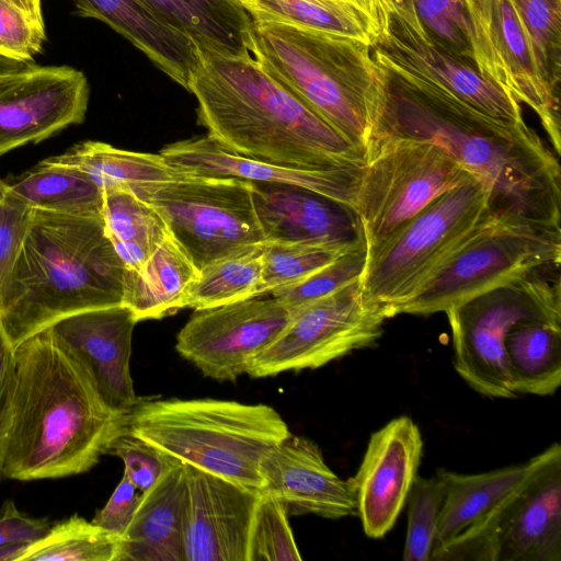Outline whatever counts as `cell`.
Wrapping results in <instances>:
<instances>
[{"label":"cell","instance_id":"1","mask_svg":"<svg viewBox=\"0 0 561 561\" xmlns=\"http://www.w3.org/2000/svg\"><path fill=\"white\" fill-rule=\"evenodd\" d=\"M383 70L386 92L370 144L389 137L434 141L484 184L493 221L560 226L559 159L535 130L485 116L412 76Z\"/></svg>","mask_w":561,"mask_h":561},{"label":"cell","instance_id":"2","mask_svg":"<svg viewBox=\"0 0 561 561\" xmlns=\"http://www.w3.org/2000/svg\"><path fill=\"white\" fill-rule=\"evenodd\" d=\"M15 381L2 439L5 478L28 481L89 471L128 432L48 330L14 348Z\"/></svg>","mask_w":561,"mask_h":561},{"label":"cell","instance_id":"3","mask_svg":"<svg viewBox=\"0 0 561 561\" xmlns=\"http://www.w3.org/2000/svg\"><path fill=\"white\" fill-rule=\"evenodd\" d=\"M187 91L198 123L226 149L300 169L356 171L365 154L266 73L252 55L198 51Z\"/></svg>","mask_w":561,"mask_h":561},{"label":"cell","instance_id":"4","mask_svg":"<svg viewBox=\"0 0 561 561\" xmlns=\"http://www.w3.org/2000/svg\"><path fill=\"white\" fill-rule=\"evenodd\" d=\"M125 273L102 217L33 208L0 302V325L15 348L65 317L122 305Z\"/></svg>","mask_w":561,"mask_h":561},{"label":"cell","instance_id":"5","mask_svg":"<svg viewBox=\"0 0 561 561\" xmlns=\"http://www.w3.org/2000/svg\"><path fill=\"white\" fill-rule=\"evenodd\" d=\"M252 57L365 157L386 92L370 46L340 35L253 23Z\"/></svg>","mask_w":561,"mask_h":561},{"label":"cell","instance_id":"6","mask_svg":"<svg viewBox=\"0 0 561 561\" xmlns=\"http://www.w3.org/2000/svg\"><path fill=\"white\" fill-rule=\"evenodd\" d=\"M128 432L184 465L254 492L263 491L260 462L290 435L266 404L218 399L140 400Z\"/></svg>","mask_w":561,"mask_h":561},{"label":"cell","instance_id":"7","mask_svg":"<svg viewBox=\"0 0 561 561\" xmlns=\"http://www.w3.org/2000/svg\"><path fill=\"white\" fill-rule=\"evenodd\" d=\"M491 218L488 192L472 180L433 199L376 245L366 249L359 277L363 300L388 319L415 296Z\"/></svg>","mask_w":561,"mask_h":561},{"label":"cell","instance_id":"8","mask_svg":"<svg viewBox=\"0 0 561 561\" xmlns=\"http://www.w3.org/2000/svg\"><path fill=\"white\" fill-rule=\"evenodd\" d=\"M445 313L459 376L483 396L516 398L504 341L510 329L524 320L561 323L560 264L490 289Z\"/></svg>","mask_w":561,"mask_h":561},{"label":"cell","instance_id":"9","mask_svg":"<svg viewBox=\"0 0 561 561\" xmlns=\"http://www.w3.org/2000/svg\"><path fill=\"white\" fill-rule=\"evenodd\" d=\"M139 196L159 211L198 271L265 243L250 181L184 173Z\"/></svg>","mask_w":561,"mask_h":561},{"label":"cell","instance_id":"10","mask_svg":"<svg viewBox=\"0 0 561 561\" xmlns=\"http://www.w3.org/2000/svg\"><path fill=\"white\" fill-rule=\"evenodd\" d=\"M561 262V226L491 221L467 241L398 314L445 312L490 289Z\"/></svg>","mask_w":561,"mask_h":561},{"label":"cell","instance_id":"11","mask_svg":"<svg viewBox=\"0 0 561 561\" xmlns=\"http://www.w3.org/2000/svg\"><path fill=\"white\" fill-rule=\"evenodd\" d=\"M477 180L438 144L389 137L370 144L355 210L366 249L442 194Z\"/></svg>","mask_w":561,"mask_h":561},{"label":"cell","instance_id":"12","mask_svg":"<svg viewBox=\"0 0 561 561\" xmlns=\"http://www.w3.org/2000/svg\"><path fill=\"white\" fill-rule=\"evenodd\" d=\"M388 319L383 308L367 305L359 278L291 312L277 337L252 360V377L316 369L371 344Z\"/></svg>","mask_w":561,"mask_h":561},{"label":"cell","instance_id":"13","mask_svg":"<svg viewBox=\"0 0 561 561\" xmlns=\"http://www.w3.org/2000/svg\"><path fill=\"white\" fill-rule=\"evenodd\" d=\"M480 72L538 116L554 153H561L559 93L543 78L528 34L511 0H463Z\"/></svg>","mask_w":561,"mask_h":561},{"label":"cell","instance_id":"14","mask_svg":"<svg viewBox=\"0 0 561 561\" xmlns=\"http://www.w3.org/2000/svg\"><path fill=\"white\" fill-rule=\"evenodd\" d=\"M291 318L277 297L265 294L196 310L176 339V351L206 377L236 380Z\"/></svg>","mask_w":561,"mask_h":561},{"label":"cell","instance_id":"15","mask_svg":"<svg viewBox=\"0 0 561 561\" xmlns=\"http://www.w3.org/2000/svg\"><path fill=\"white\" fill-rule=\"evenodd\" d=\"M89 96L85 75L73 67L12 60L0 67V157L81 124Z\"/></svg>","mask_w":561,"mask_h":561},{"label":"cell","instance_id":"16","mask_svg":"<svg viewBox=\"0 0 561 561\" xmlns=\"http://www.w3.org/2000/svg\"><path fill=\"white\" fill-rule=\"evenodd\" d=\"M370 53L381 68L417 78L485 116L507 124L525 123L520 104L476 64L443 50L394 12L389 13Z\"/></svg>","mask_w":561,"mask_h":561},{"label":"cell","instance_id":"17","mask_svg":"<svg viewBox=\"0 0 561 561\" xmlns=\"http://www.w3.org/2000/svg\"><path fill=\"white\" fill-rule=\"evenodd\" d=\"M136 323L131 310L122 304L81 311L47 328L101 400L111 410L126 414L140 402L129 368Z\"/></svg>","mask_w":561,"mask_h":561},{"label":"cell","instance_id":"18","mask_svg":"<svg viewBox=\"0 0 561 561\" xmlns=\"http://www.w3.org/2000/svg\"><path fill=\"white\" fill-rule=\"evenodd\" d=\"M423 439L409 416L371 434L363 461L348 481L356 514L369 538H383L396 524L417 476Z\"/></svg>","mask_w":561,"mask_h":561},{"label":"cell","instance_id":"19","mask_svg":"<svg viewBox=\"0 0 561 561\" xmlns=\"http://www.w3.org/2000/svg\"><path fill=\"white\" fill-rule=\"evenodd\" d=\"M186 561H247L260 492L185 465Z\"/></svg>","mask_w":561,"mask_h":561},{"label":"cell","instance_id":"20","mask_svg":"<svg viewBox=\"0 0 561 561\" xmlns=\"http://www.w3.org/2000/svg\"><path fill=\"white\" fill-rule=\"evenodd\" d=\"M490 516L495 561H560L561 448Z\"/></svg>","mask_w":561,"mask_h":561},{"label":"cell","instance_id":"21","mask_svg":"<svg viewBox=\"0 0 561 561\" xmlns=\"http://www.w3.org/2000/svg\"><path fill=\"white\" fill-rule=\"evenodd\" d=\"M252 187L265 242L366 248L363 228L353 207L295 185L252 182Z\"/></svg>","mask_w":561,"mask_h":561},{"label":"cell","instance_id":"22","mask_svg":"<svg viewBox=\"0 0 561 561\" xmlns=\"http://www.w3.org/2000/svg\"><path fill=\"white\" fill-rule=\"evenodd\" d=\"M263 491L276 496L287 515L316 514L342 518L356 514L348 480L336 476L312 440L289 435L260 462Z\"/></svg>","mask_w":561,"mask_h":561},{"label":"cell","instance_id":"23","mask_svg":"<svg viewBox=\"0 0 561 561\" xmlns=\"http://www.w3.org/2000/svg\"><path fill=\"white\" fill-rule=\"evenodd\" d=\"M160 153L184 173L300 186L354 209L364 173V169L323 171L275 164L230 151L208 135L170 144Z\"/></svg>","mask_w":561,"mask_h":561},{"label":"cell","instance_id":"24","mask_svg":"<svg viewBox=\"0 0 561 561\" xmlns=\"http://www.w3.org/2000/svg\"><path fill=\"white\" fill-rule=\"evenodd\" d=\"M71 1L80 16L107 24L187 90L198 64V50L185 34L169 25L142 0Z\"/></svg>","mask_w":561,"mask_h":561},{"label":"cell","instance_id":"25","mask_svg":"<svg viewBox=\"0 0 561 561\" xmlns=\"http://www.w3.org/2000/svg\"><path fill=\"white\" fill-rule=\"evenodd\" d=\"M185 496V465L176 461L141 493L122 536L118 561H186Z\"/></svg>","mask_w":561,"mask_h":561},{"label":"cell","instance_id":"26","mask_svg":"<svg viewBox=\"0 0 561 561\" xmlns=\"http://www.w3.org/2000/svg\"><path fill=\"white\" fill-rule=\"evenodd\" d=\"M558 443L527 462L473 474L439 469L445 495L434 547L488 516L526 483L560 449ZM433 547V548H434Z\"/></svg>","mask_w":561,"mask_h":561},{"label":"cell","instance_id":"27","mask_svg":"<svg viewBox=\"0 0 561 561\" xmlns=\"http://www.w3.org/2000/svg\"><path fill=\"white\" fill-rule=\"evenodd\" d=\"M201 53L251 55L253 21L237 0H142Z\"/></svg>","mask_w":561,"mask_h":561},{"label":"cell","instance_id":"28","mask_svg":"<svg viewBox=\"0 0 561 561\" xmlns=\"http://www.w3.org/2000/svg\"><path fill=\"white\" fill-rule=\"evenodd\" d=\"M253 23H277L348 37L371 46L383 30L366 0H237Z\"/></svg>","mask_w":561,"mask_h":561},{"label":"cell","instance_id":"29","mask_svg":"<svg viewBox=\"0 0 561 561\" xmlns=\"http://www.w3.org/2000/svg\"><path fill=\"white\" fill-rule=\"evenodd\" d=\"M198 270L169 234L138 271L125 273L123 305L137 322L161 319L186 308Z\"/></svg>","mask_w":561,"mask_h":561},{"label":"cell","instance_id":"30","mask_svg":"<svg viewBox=\"0 0 561 561\" xmlns=\"http://www.w3.org/2000/svg\"><path fill=\"white\" fill-rule=\"evenodd\" d=\"M44 160L83 172L102 191L128 190L138 196L151 184L184 174L171 165L160 152L123 150L94 140L76 144L64 153Z\"/></svg>","mask_w":561,"mask_h":561},{"label":"cell","instance_id":"31","mask_svg":"<svg viewBox=\"0 0 561 561\" xmlns=\"http://www.w3.org/2000/svg\"><path fill=\"white\" fill-rule=\"evenodd\" d=\"M504 353L513 390L553 394L561 385V323L524 320L506 334Z\"/></svg>","mask_w":561,"mask_h":561},{"label":"cell","instance_id":"32","mask_svg":"<svg viewBox=\"0 0 561 561\" xmlns=\"http://www.w3.org/2000/svg\"><path fill=\"white\" fill-rule=\"evenodd\" d=\"M30 207L80 217H102L103 191L83 172L45 160L4 180Z\"/></svg>","mask_w":561,"mask_h":561},{"label":"cell","instance_id":"33","mask_svg":"<svg viewBox=\"0 0 561 561\" xmlns=\"http://www.w3.org/2000/svg\"><path fill=\"white\" fill-rule=\"evenodd\" d=\"M105 233L126 270L138 271L170 234L159 211L128 190L103 191Z\"/></svg>","mask_w":561,"mask_h":561},{"label":"cell","instance_id":"34","mask_svg":"<svg viewBox=\"0 0 561 561\" xmlns=\"http://www.w3.org/2000/svg\"><path fill=\"white\" fill-rule=\"evenodd\" d=\"M262 248L216 261L199 270L187 293L186 307L199 310L263 295Z\"/></svg>","mask_w":561,"mask_h":561},{"label":"cell","instance_id":"35","mask_svg":"<svg viewBox=\"0 0 561 561\" xmlns=\"http://www.w3.org/2000/svg\"><path fill=\"white\" fill-rule=\"evenodd\" d=\"M122 537L73 515L28 543L19 561H118Z\"/></svg>","mask_w":561,"mask_h":561},{"label":"cell","instance_id":"36","mask_svg":"<svg viewBox=\"0 0 561 561\" xmlns=\"http://www.w3.org/2000/svg\"><path fill=\"white\" fill-rule=\"evenodd\" d=\"M353 250L357 249L324 243L265 242L262 248V293L265 295L304 280Z\"/></svg>","mask_w":561,"mask_h":561},{"label":"cell","instance_id":"37","mask_svg":"<svg viewBox=\"0 0 561 561\" xmlns=\"http://www.w3.org/2000/svg\"><path fill=\"white\" fill-rule=\"evenodd\" d=\"M300 560L285 507L272 493L261 491L251 519L247 561Z\"/></svg>","mask_w":561,"mask_h":561},{"label":"cell","instance_id":"38","mask_svg":"<svg viewBox=\"0 0 561 561\" xmlns=\"http://www.w3.org/2000/svg\"><path fill=\"white\" fill-rule=\"evenodd\" d=\"M548 84L559 93L561 0H511Z\"/></svg>","mask_w":561,"mask_h":561},{"label":"cell","instance_id":"39","mask_svg":"<svg viewBox=\"0 0 561 561\" xmlns=\"http://www.w3.org/2000/svg\"><path fill=\"white\" fill-rule=\"evenodd\" d=\"M443 482L416 476L408 495V529L403 549L405 561H428L435 543L444 501Z\"/></svg>","mask_w":561,"mask_h":561},{"label":"cell","instance_id":"40","mask_svg":"<svg viewBox=\"0 0 561 561\" xmlns=\"http://www.w3.org/2000/svg\"><path fill=\"white\" fill-rule=\"evenodd\" d=\"M413 4L427 39L474 64L471 24L463 0H413Z\"/></svg>","mask_w":561,"mask_h":561},{"label":"cell","instance_id":"41","mask_svg":"<svg viewBox=\"0 0 561 561\" xmlns=\"http://www.w3.org/2000/svg\"><path fill=\"white\" fill-rule=\"evenodd\" d=\"M366 262V248L346 252L309 277L296 284L272 290L291 312L331 295L358 279Z\"/></svg>","mask_w":561,"mask_h":561},{"label":"cell","instance_id":"42","mask_svg":"<svg viewBox=\"0 0 561 561\" xmlns=\"http://www.w3.org/2000/svg\"><path fill=\"white\" fill-rule=\"evenodd\" d=\"M33 208L5 185L0 191V302L21 252Z\"/></svg>","mask_w":561,"mask_h":561},{"label":"cell","instance_id":"43","mask_svg":"<svg viewBox=\"0 0 561 561\" xmlns=\"http://www.w3.org/2000/svg\"><path fill=\"white\" fill-rule=\"evenodd\" d=\"M110 454L124 462V474L142 493L150 489L176 461L156 446L130 434L119 436Z\"/></svg>","mask_w":561,"mask_h":561},{"label":"cell","instance_id":"44","mask_svg":"<svg viewBox=\"0 0 561 561\" xmlns=\"http://www.w3.org/2000/svg\"><path fill=\"white\" fill-rule=\"evenodd\" d=\"M45 27L12 3L0 0V57L27 62L42 50Z\"/></svg>","mask_w":561,"mask_h":561},{"label":"cell","instance_id":"45","mask_svg":"<svg viewBox=\"0 0 561 561\" xmlns=\"http://www.w3.org/2000/svg\"><path fill=\"white\" fill-rule=\"evenodd\" d=\"M140 499L141 492L123 474L107 503L95 513L91 522L122 537L136 513Z\"/></svg>","mask_w":561,"mask_h":561},{"label":"cell","instance_id":"46","mask_svg":"<svg viewBox=\"0 0 561 561\" xmlns=\"http://www.w3.org/2000/svg\"><path fill=\"white\" fill-rule=\"evenodd\" d=\"M50 526L46 518L28 517L16 508L13 501L7 500L0 510V547L31 543L43 537Z\"/></svg>","mask_w":561,"mask_h":561},{"label":"cell","instance_id":"47","mask_svg":"<svg viewBox=\"0 0 561 561\" xmlns=\"http://www.w3.org/2000/svg\"><path fill=\"white\" fill-rule=\"evenodd\" d=\"M14 347L0 325V435L3 436L9 425L15 381Z\"/></svg>","mask_w":561,"mask_h":561},{"label":"cell","instance_id":"48","mask_svg":"<svg viewBox=\"0 0 561 561\" xmlns=\"http://www.w3.org/2000/svg\"><path fill=\"white\" fill-rule=\"evenodd\" d=\"M391 11L409 24L415 32L423 34L419 23L413 0H386Z\"/></svg>","mask_w":561,"mask_h":561},{"label":"cell","instance_id":"49","mask_svg":"<svg viewBox=\"0 0 561 561\" xmlns=\"http://www.w3.org/2000/svg\"><path fill=\"white\" fill-rule=\"evenodd\" d=\"M22 10L36 24L44 26L42 0H5Z\"/></svg>","mask_w":561,"mask_h":561},{"label":"cell","instance_id":"50","mask_svg":"<svg viewBox=\"0 0 561 561\" xmlns=\"http://www.w3.org/2000/svg\"><path fill=\"white\" fill-rule=\"evenodd\" d=\"M28 543H14L0 547V561H19Z\"/></svg>","mask_w":561,"mask_h":561},{"label":"cell","instance_id":"51","mask_svg":"<svg viewBox=\"0 0 561 561\" xmlns=\"http://www.w3.org/2000/svg\"><path fill=\"white\" fill-rule=\"evenodd\" d=\"M2 439L3 436L0 435V480L4 477L2 471Z\"/></svg>","mask_w":561,"mask_h":561},{"label":"cell","instance_id":"52","mask_svg":"<svg viewBox=\"0 0 561 561\" xmlns=\"http://www.w3.org/2000/svg\"><path fill=\"white\" fill-rule=\"evenodd\" d=\"M378 2V4L383 8L386 11H390L391 12V9L390 7L388 5V3L386 2V0H376Z\"/></svg>","mask_w":561,"mask_h":561},{"label":"cell","instance_id":"53","mask_svg":"<svg viewBox=\"0 0 561 561\" xmlns=\"http://www.w3.org/2000/svg\"><path fill=\"white\" fill-rule=\"evenodd\" d=\"M4 186V180L0 179V191L3 188Z\"/></svg>","mask_w":561,"mask_h":561}]
</instances>
